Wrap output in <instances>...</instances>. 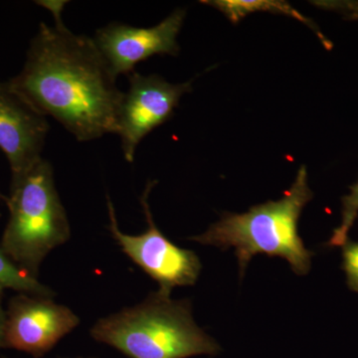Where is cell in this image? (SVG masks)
<instances>
[{"mask_svg":"<svg viewBox=\"0 0 358 358\" xmlns=\"http://www.w3.org/2000/svg\"><path fill=\"white\" fill-rule=\"evenodd\" d=\"M313 193L308 182L307 167L301 166L293 185L281 199L254 205L245 213L225 212L199 236L188 238L223 251L235 248L240 277L254 256L265 254L288 261L294 274L306 275L312 267L313 253L299 235V219Z\"/></svg>","mask_w":358,"mask_h":358,"instance_id":"7a4b0ae2","label":"cell"},{"mask_svg":"<svg viewBox=\"0 0 358 358\" xmlns=\"http://www.w3.org/2000/svg\"><path fill=\"white\" fill-rule=\"evenodd\" d=\"M79 324L76 313L53 299L18 294L6 310L2 348L41 357Z\"/></svg>","mask_w":358,"mask_h":358,"instance_id":"52a82bcc","label":"cell"},{"mask_svg":"<svg viewBox=\"0 0 358 358\" xmlns=\"http://www.w3.org/2000/svg\"><path fill=\"white\" fill-rule=\"evenodd\" d=\"M0 286L11 289L18 294L53 298L55 293L49 287L45 286L37 278L28 274L26 271L9 258L0 249Z\"/></svg>","mask_w":358,"mask_h":358,"instance_id":"8fae6325","label":"cell"},{"mask_svg":"<svg viewBox=\"0 0 358 358\" xmlns=\"http://www.w3.org/2000/svg\"><path fill=\"white\" fill-rule=\"evenodd\" d=\"M155 183V180L150 181L141 197L148 223L145 232L129 235L120 229L114 204L109 195L107 196L108 229L122 251L159 284L157 292L164 296H171L176 287L193 286L196 282L202 264L194 252L176 246L155 225L148 204V195Z\"/></svg>","mask_w":358,"mask_h":358,"instance_id":"5b68a950","label":"cell"},{"mask_svg":"<svg viewBox=\"0 0 358 358\" xmlns=\"http://www.w3.org/2000/svg\"><path fill=\"white\" fill-rule=\"evenodd\" d=\"M49 129L46 115L8 81L0 82V150L8 160L11 178L22 176L43 159Z\"/></svg>","mask_w":358,"mask_h":358,"instance_id":"9c48e42d","label":"cell"},{"mask_svg":"<svg viewBox=\"0 0 358 358\" xmlns=\"http://www.w3.org/2000/svg\"><path fill=\"white\" fill-rule=\"evenodd\" d=\"M129 90L124 93L117 134L121 138L124 159L133 162L141 141L173 115L181 96L192 90V82L171 84L159 75L129 76Z\"/></svg>","mask_w":358,"mask_h":358,"instance_id":"8992f818","label":"cell"},{"mask_svg":"<svg viewBox=\"0 0 358 358\" xmlns=\"http://www.w3.org/2000/svg\"><path fill=\"white\" fill-rule=\"evenodd\" d=\"M202 3L215 7L219 11L227 16L232 23H238L249 14L257 11L282 14L292 16L296 20L305 23L315 34L327 49H331L333 44L320 31L312 20L296 11L288 2L273 1V0H213V1H202Z\"/></svg>","mask_w":358,"mask_h":358,"instance_id":"30bf717a","label":"cell"},{"mask_svg":"<svg viewBox=\"0 0 358 358\" xmlns=\"http://www.w3.org/2000/svg\"><path fill=\"white\" fill-rule=\"evenodd\" d=\"M312 4L324 10L338 13L346 20L358 21L357 0H320L312 1Z\"/></svg>","mask_w":358,"mask_h":358,"instance_id":"5bb4252c","label":"cell"},{"mask_svg":"<svg viewBox=\"0 0 358 358\" xmlns=\"http://www.w3.org/2000/svg\"><path fill=\"white\" fill-rule=\"evenodd\" d=\"M90 334L129 358L214 357L221 352L217 341L197 326L190 301L171 300L159 292L101 317Z\"/></svg>","mask_w":358,"mask_h":358,"instance_id":"3957f363","label":"cell"},{"mask_svg":"<svg viewBox=\"0 0 358 358\" xmlns=\"http://www.w3.org/2000/svg\"><path fill=\"white\" fill-rule=\"evenodd\" d=\"M55 15L53 26L42 22L33 37L20 74L9 84L42 114L54 117L77 141L117 134L124 93L117 85L95 40L71 31L61 9L39 2Z\"/></svg>","mask_w":358,"mask_h":358,"instance_id":"6da1fadb","label":"cell"},{"mask_svg":"<svg viewBox=\"0 0 358 358\" xmlns=\"http://www.w3.org/2000/svg\"><path fill=\"white\" fill-rule=\"evenodd\" d=\"M0 217H1V214H0Z\"/></svg>","mask_w":358,"mask_h":358,"instance_id":"ac0fdd59","label":"cell"},{"mask_svg":"<svg viewBox=\"0 0 358 358\" xmlns=\"http://www.w3.org/2000/svg\"><path fill=\"white\" fill-rule=\"evenodd\" d=\"M6 204L9 218L0 249L28 274L38 278L44 259L71 237L50 162L41 159L22 176L11 178Z\"/></svg>","mask_w":358,"mask_h":358,"instance_id":"277c9868","label":"cell"},{"mask_svg":"<svg viewBox=\"0 0 358 358\" xmlns=\"http://www.w3.org/2000/svg\"><path fill=\"white\" fill-rule=\"evenodd\" d=\"M343 268L348 288L358 293V242L348 239L343 245Z\"/></svg>","mask_w":358,"mask_h":358,"instance_id":"4fadbf2b","label":"cell"},{"mask_svg":"<svg viewBox=\"0 0 358 358\" xmlns=\"http://www.w3.org/2000/svg\"><path fill=\"white\" fill-rule=\"evenodd\" d=\"M350 194L341 199V222L338 228L334 230L333 236L329 241V246L343 247L348 240V233L358 216V181L350 186Z\"/></svg>","mask_w":358,"mask_h":358,"instance_id":"7c38bea8","label":"cell"},{"mask_svg":"<svg viewBox=\"0 0 358 358\" xmlns=\"http://www.w3.org/2000/svg\"><path fill=\"white\" fill-rule=\"evenodd\" d=\"M0 200H2V201L6 202L7 196H4V195L2 194L1 192H0Z\"/></svg>","mask_w":358,"mask_h":358,"instance_id":"2e32d148","label":"cell"},{"mask_svg":"<svg viewBox=\"0 0 358 358\" xmlns=\"http://www.w3.org/2000/svg\"><path fill=\"white\" fill-rule=\"evenodd\" d=\"M3 287L0 286V350L2 348V338H3L4 322H6V308H3Z\"/></svg>","mask_w":358,"mask_h":358,"instance_id":"9a60e30c","label":"cell"},{"mask_svg":"<svg viewBox=\"0 0 358 358\" xmlns=\"http://www.w3.org/2000/svg\"><path fill=\"white\" fill-rule=\"evenodd\" d=\"M185 17V10L176 9L152 27L115 22L96 30L94 40L115 76H129L136 64L152 56L178 53V36Z\"/></svg>","mask_w":358,"mask_h":358,"instance_id":"ba28073f","label":"cell"},{"mask_svg":"<svg viewBox=\"0 0 358 358\" xmlns=\"http://www.w3.org/2000/svg\"><path fill=\"white\" fill-rule=\"evenodd\" d=\"M66 358H85V357H66Z\"/></svg>","mask_w":358,"mask_h":358,"instance_id":"e0dca14e","label":"cell"}]
</instances>
